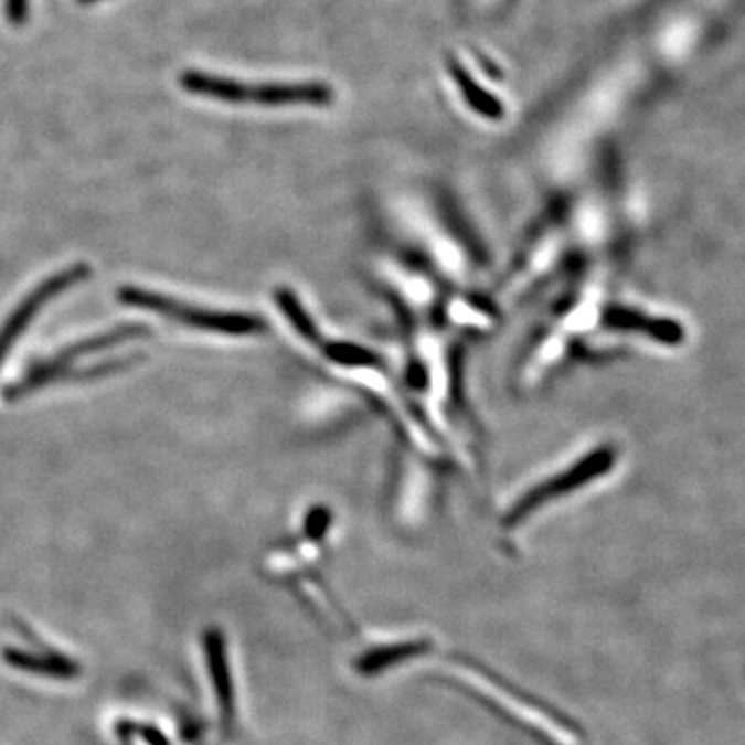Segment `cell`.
Segmentation results:
<instances>
[{
    "label": "cell",
    "mask_w": 745,
    "mask_h": 745,
    "mask_svg": "<svg viewBox=\"0 0 745 745\" xmlns=\"http://www.w3.org/2000/svg\"><path fill=\"white\" fill-rule=\"evenodd\" d=\"M118 298L125 305L162 313L168 319H174L195 330L214 331V333H226V336H255V333H262L265 328L264 321L253 315L220 313V311L198 309V307H189L184 302H179L174 298L141 290V288H132V286L120 288Z\"/></svg>",
    "instance_id": "1"
},
{
    "label": "cell",
    "mask_w": 745,
    "mask_h": 745,
    "mask_svg": "<svg viewBox=\"0 0 745 745\" xmlns=\"http://www.w3.org/2000/svg\"><path fill=\"white\" fill-rule=\"evenodd\" d=\"M195 92L226 99V102H257L267 106H323L330 104L331 92L323 85L302 83V85H265V87H245L234 82H224L217 77L195 75L189 83Z\"/></svg>",
    "instance_id": "2"
},
{
    "label": "cell",
    "mask_w": 745,
    "mask_h": 745,
    "mask_svg": "<svg viewBox=\"0 0 745 745\" xmlns=\"http://www.w3.org/2000/svg\"><path fill=\"white\" fill-rule=\"evenodd\" d=\"M87 276H89L87 265H77L73 269H65V272L52 276L49 280H44L42 286H38L32 295L17 307L11 317L7 319V323L2 326V330H0V364L7 359V354H9L11 347L15 344L17 338L30 326L33 317L40 313V309L49 300L56 297V295L65 292L66 288H71V286L85 280Z\"/></svg>",
    "instance_id": "3"
},
{
    "label": "cell",
    "mask_w": 745,
    "mask_h": 745,
    "mask_svg": "<svg viewBox=\"0 0 745 745\" xmlns=\"http://www.w3.org/2000/svg\"><path fill=\"white\" fill-rule=\"evenodd\" d=\"M143 328H120V330L110 331L106 336H96L87 342H83L79 347L71 348L66 352H61L58 356L50 359L46 363L38 364L35 369H32L23 380L19 381V385L15 383V387H11L7 392V396L15 397L23 396L28 392H32L35 387L44 385V383H50V381L58 380L65 375L68 364L73 363L75 359L79 356H87L92 352H98V350H104V348L115 347V344H123L127 340H132L137 336H141Z\"/></svg>",
    "instance_id": "4"
},
{
    "label": "cell",
    "mask_w": 745,
    "mask_h": 745,
    "mask_svg": "<svg viewBox=\"0 0 745 745\" xmlns=\"http://www.w3.org/2000/svg\"><path fill=\"white\" fill-rule=\"evenodd\" d=\"M605 323L611 330L638 331L642 336H648L650 340L661 342L667 347H678L685 340V330L678 321L662 319V317H650V315L640 313V311H634V309L615 307L609 313L605 315Z\"/></svg>",
    "instance_id": "5"
},
{
    "label": "cell",
    "mask_w": 745,
    "mask_h": 745,
    "mask_svg": "<svg viewBox=\"0 0 745 745\" xmlns=\"http://www.w3.org/2000/svg\"><path fill=\"white\" fill-rule=\"evenodd\" d=\"M615 464V449L611 447H603L598 451H593L588 458H584L582 462L572 468L570 472H565L562 477L553 479V482H549L543 489H536L532 497H529L522 505L524 508H530V505H539L541 501H545L546 496H557L562 491H570L574 487H582L586 485L588 480L596 479L605 472H609Z\"/></svg>",
    "instance_id": "6"
},
{
    "label": "cell",
    "mask_w": 745,
    "mask_h": 745,
    "mask_svg": "<svg viewBox=\"0 0 745 745\" xmlns=\"http://www.w3.org/2000/svg\"><path fill=\"white\" fill-rule=\"evenodd\" d=\"M451 73H454L456 82L460 85V89H462V94L466 96V102H468L477 113L487 116V118H501V116H503L501 104H499L489 92H485L480 85H477L475 79L466 73L464 66L451 63Z\"/></svg>",
    "instance_id": "7"
},
{
    "label": "cell",
    "mask_w": 745,
    "mask_h": 745,
    "mask_svg": "<svg viewBox=\"0 0 745 745\" xmlns=\"http://www.w3.org/2000/svg\"><path fill=\"white\" fill-rule=\"evenodd\" d=\"M330 356L333 361L342 364H371L373 356L371 352H366L363 348L348 347V344H342V347H331Z\"/></svg>",
    "instance_id": "8"
}]
</instances>
